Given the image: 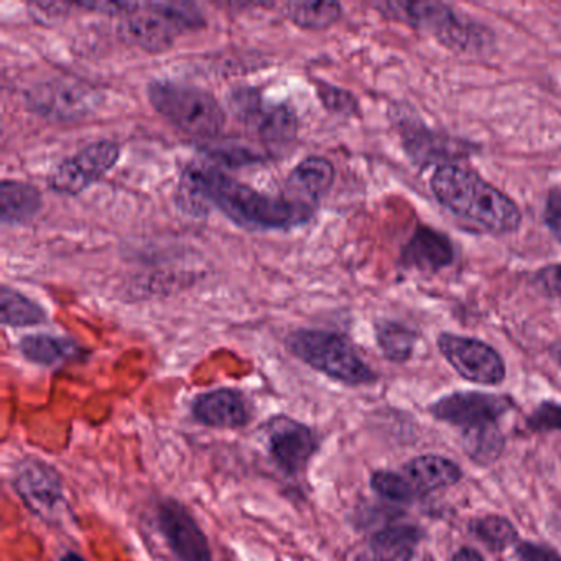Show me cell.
Masks as SVG:
<instances>
[{
  "mask_svg": "<svg viewBox=\"0 0 561 561\" xmlns=\"http://www.w3.org/2000/svg\"><path fill=\"white\" fill-rule=\"evenodd\" d=\"M232 114L265 142H290L298 130V117L287 104L274 103L254 88H238L229 94Z\"/></svg>",
  "mask_w": 561,
  "mask_h": 561,
  "instance_id": "7",
  "label": "cell"
},
{
  "mask_svg": "<svg viewBox=\"0 0 561 561\" xmlns=\"http://www.w3.org/2000/svg\"><path fill=\"white\" fill-rule=\"evenodd\" d=\"M61 561H87L83 557L77 553H67Z\"/></svg>",
  "mask_w": 561,
  "mask_h": 561,
  "instance_id": "34",
  "label": "cell"
},
{
  "mask_svg": "<svg viewBox=\"0 0 561 561\" xmlns=\"http://www.w3.org/2000/svg\"><path fill=\"white\" fill-rule=\"evenodd\" d=\"M438 347L453 369L469 382L495 386L505 377V364L497 351L474 337L443 333Z\"/></svg>",
  "mask_w": 561,
  "mask_h": 561,
  "instance_id": "10",
  "label": "cell"
},
{
  "mask_svg": "<svg viewBox=\"0 0 561 561\" xmlns=\"http://www.w3.org/2000/svg\"><path fill=\"white\" fill-rule=\"evenodd\" d=\"M511 409L507 397L492 393H451L432 405V413L443 422L462 426L465 430L491 425Z\"/></svg>",
  "mask_w": 561,
  "mask_h": 561,
  "instance_id": "11",
  "label": "cell"
},
{
  "mask_svg": "<svg viewBox=\"0 0 561 561\" xmlns=\"http://www.w3.org/2000/svg\"><path fill=\"white\" fill-rule=\"evenodd\" d=\"M535 287L551 300L561 304V264L548 265L535 274Z\"/></svg>",
  "mask_w": 561,
  "mask_h": 561,
  "instance_id": "29",
  "label": "cell"
},
{
  "mask_svg": "<svg viewBox=\"0 0 561 561\" xmlns=\"http://www.w3.org/2000/svg\"><path fill=\"white\" fill-rule=\"evenodd\" d=\"M420 531L409 525H397L374 535L369 545L373 561H409L415 553Z\"/></svg>",
  "mask_w": 561,
  "mask_h": 561,
  "instance_id": "21",
  "label": "cell"
},
{
  "mask_svg": "<svg viewBox=\"0 0 561 561\" xmlns=\"http://www.w3.org/2000/svg\"><path fill=\"white\" fill-rule=\"evenodd\" d=\"M284 14L304 31H327L340 21L343 8L340 2H288Z\"/></svg>",
  "mask_w": 561,
  "mask_h": 561,
  "instance_id": "23",
  "label": "cell"
},
{
  "mask_svg": "<svg viewBox=\"0 0 561 561\" xmlns=\"http://www.w3.org/2000/svg\"><path fill=\"white\" fill-rule=\"evenodd\" d=\"M317 94L324 110L330 111V113L351 116V114L357 111L356 98H354L350 91L341 90V88L333 87V84L318 81Z\"/></svg>",
  "mask_w": 561,
  "mask_h": 561,
  "instance_id": "28",
  "label": "cell"
},
{
  "mask_svg": "<svg viewBox=\"0 0 561 561\" xmlns=\"http://www.w3.org/2000/svg\"><path fill=\"white\" fill-rule=\"evenodd\" d=\"M517 554L520 561H561L557 551L540 545L528 543V541L518 545Z\"/></svg>",
  "mask_w": 561,
  "mask_h": 561,
  "instance_id": "32",
  "label": "cell"
},
{
  "mask_svg": "<svg viewBox=\"0 0 561 561\" xmlns=\"http://www.w3.org/2000/svg\"><path fill=\"white\" fill-rule=\"evenodd\" d=\"M317 448L313 430L295 422L278 423L268 443L272 458L288 474L304 471Z\"/></svg>",
  "mask_w": 561,
  "mask_h": 561,
  "instance_id": "13",
  "label": "cell"
},
{
  "mask_svg": "<svg viewBox=\"0 0 561 561\" xmlns=\"http://www.w3.org/2000/svg\"><path fill=\"white\" fill-rule=\"evenodd\" d=\"M531 430H561V405L553 402H545L531 413Z\"/></svg>",
  "mask_w": 561,
  "mask_h": 561,
  "instance_id": "30",
  "label": "cell"
},
{
  "mask_svg": "<svg viewBox=\"0 0 561 561\" xmlns=\"http://www.w3.org/2000/svg\"><path fill=\"white\" fill-rule=\"evenodd\" d=\"M545 221L553 234L561 239V183L548 193L547 205H545Z\"/></svg>",
  "mask_w": 561,
  "mask_h": 561,
  "instance_id": "31",
  "label": "cell"
},
{
  "mask_svg": "<svg viewBox=\"0 0 561 561\" xmlns=\"http://www.w3.org/2000/svg\"><path fill=\"white\" fill-rule=\"evenodd\" d=\"M476 537L494 551L504 550L517 540V531L507 518L499 515L479 518L472 524Z\"/></svg>",
  "mask_w": 561,
  "mask_h": 561,
  "instance_id": "26",
  "label": "cell"
},
{
  "mask_svg": "<svg viewBox=\"0 0 561 561\" xmlns=\"http://www.w3.org/2000/svg\"><path fill=\"white\" fill-rule=\"evenodd\" d=\"M121 159V146L114 140H98L61 160L50 175L48 188L58 195L77 196L100 182Z\"/></svg>",
  "mask_w": 561,
  "mask_h": 561,
  "instance_id": "8",
  "label": "cell"
},
{
  "mask_svg": "<svg viewBox=\"0 0 561 561\" xmlns=\"http://www.w3.org/2000/svg\"><path fill=\"white\" fill-rule=\"evenodd\" d=\"M336 179V170L323 157H307L294 167L287 179L288 196L298 202L318 206L330 193Z\"/></svg>",
  "mask_w": 561,
  "mask_h": 561,
  "instance_id": "15",
  "label": "cell"
},
{
  "mask_svg": "<svg viewBox=\"0 0 561 561\" xmlns=\"http://www.w3.org/2000/svg\"><path fill=\"white\" fill-rule=\"evenodd\" d=\"M554 357L561 363V344H558L557 350H554Z\"/></svg>",
  "mask_w": 561,
  "mask_h": 561,
  "instance_id": "35",
  "label": "cell"
},
{
  "mask_svg": "<svg viewBox=\"0 0 561 561\" xmlns=\"http://www.w3.org/2000/svg\"><path fill=\"white\" fill-rule=\"evenodd\" d=\"M453 561H484L478 551L472 548H461L458 553L453 557Z\"/></svg>",
  "mask_w": 561,
  "mask_h": 561,
  "instance_id": "33",
  "label": "cell"
},
{
  "mask_svg": "<svg viewBox=\"0 0 561 561\" xmlns=\"http://www.w3.org/2000/svg\"><path fill=\"white\" fill-rule=\"evenodd\" d=\"M402 474L416 494H423L456 484L461 479V469L442 456L425 455L405 465Z\"/></svg>",
  "mask_w": 561,
  "mask_h": 561,
  "instance_id": "18",
  "label": "cell"
},
{
  "mask_svg": "<svg viewBox=\"0 0 561 561\" xmlns=\"http://www.w3.org/2000/svg\"><path fill=\"white\" fill-rule=\"evenodd\" d=\"M44 208L41 190L31 183L4 180L0 186V211L5 226L31 222Z\"/></svg>",
  "mask_w": 561,
  "mask_h": 561,
  "instance_id": "17",
  "label": "cell"
},
{
  "mask_svg": "<svg viewBox=\"0 0 561 561\" xmlns=\"http://www.w3.org/2000/svg\"><path fill=\"white\" fill-rule=\"evenodd\" d=\"M455 259L451 241L442 232L419 228L403 249V262L422 272L442 271Z\"/></svg>",
  "mask_w": 561,
  "mask_h": 561,
  "instance_id": "16",
  "label": "cell"
},
{
  "mask_svg": "<svg viewBox=\"0 0 561 561\" xmlns=\"http://www.w3.org/2000/svg\"><path fill=\"white\" fill-rule=\"evenodd\" d=\"M193 415L213 428H241L249 422V407L238 390L218 389L195 400Z\"/></svg>",
  "mask_w": 561,
  "mask_h": 561,
  "instance_id": "14",
  "label": "cell"
},
{
  "mask_svg": "<svg viewBox=\"0 0 561 561\" xmlns=\"http://www.w3.org/2000/svg\"><path fill=\"white\" fill-rule=\"evenodd\" d=\"M374 491L396 502H409L415 497V489L407 481L405 476L392 471H379L373 476Z\"/></svg>",
  "mask_w": 561,
  "mask_h": 561,
  "instance_id": "27",
  "label": "cell"
},
{
  "mask_svg": "<svg viewBox=\"0 0 561 561\" xmlns=\"http://www.w3.org/2000/svg\"><path fill=\"white\" fill-rule=\"evenodd\" d=\"M14 488L19 497L45 522L64 520L68 511L67 492L57 469L38 459H25L15 469Z\"/></svg>",
  "mask_w": 561,
  "mask_h": 561,
  "instance_id": "9",
  "label": "cell"
},
{
  "mask_svg": "<svg viewBox=\"0 0 561 561\" xmlns=\"http://www.w3.org/2000/svg\"><path fill=\"white\" fill-rule=\"evenodd\" d=\"M19 350L24 354L25 359L45 367L67 363L80 353V347L75 344V341L51 336V334H28L22 337Z\"/></svg>",
  "mask_w": 561,
  "mask_h": 561,
  "instance_id": "20",
  "label": "cell"
},
{
  "mask_svg": "<svg viewBox=\"0 0 561 561\" xmlns=\"http://www.w3.org/2000/svg\"><path fill=\"white\" fill-rule=\"evenodd\" d=\"M205 25L202 12L193 4L149 2L136 4L117 19L116 34L123 44L150 55L169 51L176 37Z\"/></svg>",
  "mask_w": 561,
  "mask_h": 561,
  "instance_id": "3",
  "label": "cell"
},
{
  "mask_svg": "<svg viewBox=\"0 0 561 561\" xmlns=\"http://www.w3.org/2000/svg\"><path fill=\"white\" fill-rule=\"evenodd\" d=\"M290 353L318 373L347 386L376 380V374L360 359L353 344L327 330H297L287 337Z\"/></svg>",
  "mask_w": 561,
  "mask_h": 561,
  "instance_id": "5",
  "label": "cell"
},
{
  "mask_svg": "<svg viewBox=\"0 0 561 561\" xmlns=\"http://www.w3.org/2000/svg\"><path fill=\"white\" fill-rule=\"evenodd\" d=\"M430 188L439 205L482 231L507 234L520 226L518 206L472 170L446 163L433 173Z\"/></svg>",
  "mask_w": 561,
  "mask_h": 561,
  "instance_id": "2",
  "label": "cell"
},
{
  "mask_svg": "<svg viewBox=\"0 0 561 561\" xmlns=\"http://www.w3.org/2000/svg\"><path fill=\"white\" fill-rule=\"evenodd\" d=\"M0 320L5 327H37L47 321V311L27 295L4 285L0 290Z\"/></svg>",
  "mask_w": 561,
  "mask_h": 561,
  "instance_id": "22",
  "label": "cell"
},
{
  "mask_svg": "<svg viewBox=\"0 0 561 561\" xmlns=\"http://www.w3.org/2000/svg\"><path fill=\"white\" fill-rule=\"evenodd\" d=\"M159 527L180 561H211V548L195 517L180 502L159 507Z\"/></svg>",
  "mask_w": 561,
  "mask_h": 561,
  "instance_id": "12",
  "label": "cell"
},
{
  "mask_svg": "<svg viewBox=\"0 0 561 561\" xmlns=\"http://www.w3.org/2000/svg\"><path fill=\"white\" fill-rule=\"evenodd\" d=\"M377 343L386 357L402 363L412 356L413 347H415V333L402 324L386 321L377 327Z\"/></svg>",
  "mask_w": 561,
  "mask_h": 561,
  "instance_id": "25",
  "label": "cell"
},
{
  "mask_svg": "<svg viewBox=\"0 0 561 561\" xmlns=\"http://www.w3.org/2000/svg\"><path fill=\"white\" fill-rule=\"evenodd\" d=\"M147 98L157 114L188 136L211 139L222 133L228 121L218 98L195 84L156 80L147 87Z\"/></svg>",
  "mask_w": 561,
  "mask_h": 561,
  "instance_id": "4",
  "label": "cell"
},
{
  "mask_svg": "<svg viewBox=\"0 0 561 561\" xmlns=\"http://www.w3.org/2000/svg\"><path fill=\"white\" fill-rule=\"evenodd\" d=\"M377 9L392 21L428 32L451 50H472L484 42L478 25L462 21L448 5L438 2H386L377 4Z\"/></svg>",
  "mask_w": 561,
  "mask_h": 561,
  "instance_id": "6",
  "label": "cell"
},
{
  "mask_svg": "<svg viewBox=\"0 0 561 561\" xmlns=\"http://www.w3.org/2000/svg\"><path fill=\"white\" fill-rule=\"evenodd\" d=\"M465 448L474 461L488 465L499 458L504 448V438L495 423L476 426L465 432Z\"/></svg>",
  "mask_w": 561,
  "mask_h": 561,
  "instance_id": "24",
  "label": "cell"
},
{
  "mask_svg": "<svg viewBox=\"0 0 561 561\" xmlns=\"http://www.w3.org/2000/svg\"><path fill=\"white\" fill-rule=\"evenodd\" d=\"M32 103L38 113L51 114L60 119L81 117L88 113L87 94L81 88L68 83H51L38 88Z\"/></svg>",
  "mask_w": 561,
  "mask_h": 561,
  "instance_id": "19",
  "label": "cell"
},
{
  "mask_svg": "<svg viewBox=\"0 0 561 561\" xmlns=\"http://www.w3.org/2000/svg\"><path fill=\"white\" fill-rule=\"evenodd\" d=\"M186 185L239 228L254 232L288 231L313 219L317 206L290 196H271L208 167L186 172Z\"/></svg>",
  "mask_w": 561,
  "mask_h": 561,
  "instance_id": "1",
  "label": "cell"
}]
</instances>
